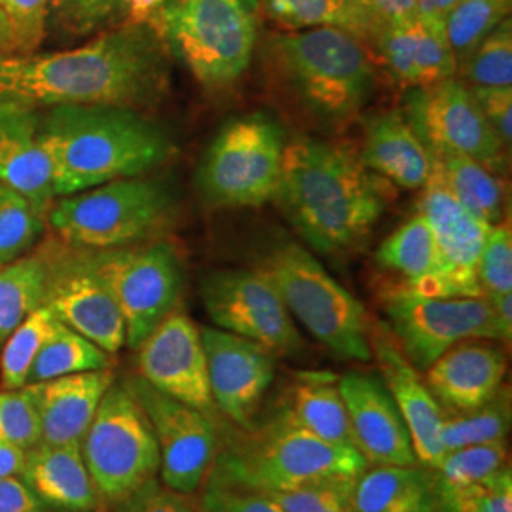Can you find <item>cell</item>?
Here are the masks:
<instances>
[{
    "mask_svg": "<svg viewBox=\"0 0 512 512\" xmlns=\"http://www.w3.org/2000/svg\"><path fill=\"white\" fill-rule=\"evenodd\" d=\"M177 215L173 186L139 175L55 198L46 220L61 241L103 251L160 239Z\"/></svg>",
    "mask_w": 512,
    "mask_h": 512,
    "instance_id": "5b68a950",
    "label": "cell"
},
{
    "mask_svg": "<svg viewBox=\"0 0 512 512\" xmlns=\"http://www.w3.org/2000/svg\"><path fill=\"white\" fill-rule=\"evenodd\" d=\"M55 198L139 177L171 156V139L141 110L114 105H57L40 109Z\"/></svg>",
    "mask_w": 512,
    "mask_h": 512,
    "instance_id": "3957f363",
    "label": "cell"
},
{
    "mask_svg": "<svg viewBox=\"0 0 512 512\" xmlns=\"http://www.w3.org/2000/svg\"><path fill=\"white\" fill-rule=\"evenodd\" d=\"M471 88H511L512 23L503 19L459 69Z\"/></svg>",
    "mask_w": 512,
    "mask_h": 512,
    "instance_id": "60d3db41",
    "label": "cell"
},
{
    "mask_svg": "<svg viewBox=\"0 0 512 512\" xmlns=\"http://www.w3.org/2000/svg\"><path fill=\"white\" fill-rule=\"evenodd\" d=\"M126 384L152 425L160 450L162 482L175 492L196 494L219 456L215 418L167 397L141 376H131Z\"/></svg>",
    "mask_w": 512,
    "mask_h": 512,
    "instance_id": "2e32d148",
    "label": "cell"
},
{
    "mask_svg": "<svg viewBox=\"0 0 512 512\" xmlns=\"http://www.w3.org/2000/svg\"><path fill=\"white\" fill-rule=\"evenodd\" d=\"M283 416L325 442L355 448L338 380L329 372L302 374Z\"/></svg>",
    "mask_w": 512,
    "mask_h": 512,
    "instance_id": "f1b7e54d",
    "label": "cell"
},
{
    "mask_svg": "<svg viewBox=\"0 0 512 512\" xmlns=\"http://www.w3.org/2000/svg\"><path fill=\"white\" fill-rule=\"evenodd\" d=\"M385 272L401 277V289L416 291L437 270V245L433 230L420 211L401 224L376 251Z\"/></svg>",
    "mask_w": 512,
    "mask_h": 512,
    "instance_id": "4dcf8cb0",
    "label": "cell"
},
{
    "mask_svg": "<svg viewBox=\"0 0 512 512\" xmlns=\"http://www.w3.org/2000/svg\"><path fill=\"white\" fill-rule=\"evenodd\" d=\"M359 160L368 171L406 190H418L433 173L431 154L403 110H385L366 120Z\"/></svg>",
    "mask_w": 512,
    "mask_h": 512,
    "instance_id": "484cf974",
    "label": "cell"
},
{
    "mask_svg": "<svg viewBox=\"0 0 512 512\" xmlns=\"http://www.w3.org/2000/svg\"><path fill=\"white\" fill-rule=\"evenodd\" d=\"M46 270L38 251L0 266V348L6 338L44 306Z\"/></svg>",
    "mask_w": 512,
    "mask_h": 512,
    "instance_id": "d6a6232c",
    "label": "cell"
},
{
    "mask_svg": "<svg viewBox=\"0 0 512 512\" xmlns=\"http://www.w3.org/2000/svg\"><path fill=\"white\" fill-rule=\"evenodd\" d=\"M444 410V408H442ZM511 425V403L503 389L490 403L473 410H444L440 444L444 454L459 448L505 440Z\"/></svg>",
    "mask_w": 512,
    "mask_h": 512,
    "instance_id": "e575fe53",
    "label": "cell"
},
{
    "mask_svg": "<svg viewBox=\"0 0 512 512\" xmlns=\"http://www.w3.org/2000/svg\"><path fill=\"white\" fill-rule=\"evenodd\" d=\"M203 512H283L274 495L245 486L213 465L205 480Z\"/></svg>",
    "mask_w": 512,
    "mask_h": 512,
    "instance_id": "7bdbcfd3",
    "label": "cell"
},
{
    "mask_svg": "<svg viewBox=\"0 0 512 512\" xmlns=\"http://www.w3.org/2000/svg\"><path fill=\"white\" fill-rule=\"evenodd\" d=\"M135 349L139 376L147 384L215 418L202 334L188 315L171 311Z\"/></svg>",
    "mask_w": 512,
    "mask_h": 512,
    "instance_id": "ac0fdd59",
    "label": "cell"
},
{
    "mask_svg": "<svg viewBox=\"0 0 512 512\" xmlns=\"http://www.w3.org/2000/svg\"><path fill=\"white\" fill-rule=\"evenodd\" d=\"M403 114L425 147L454 150L495 175L507 171V148L484 118L471 88L456 78L408 90Z\"/></svg>",
    "mask_w": 512,
    "mask_h": 512,
    "instance_id": "9a60e30c",
    "label": "cell"
},
{
    "mask_svg": "<svg viewBox=\"0 0 512 512\" xmlns=\"http://www.w3.org/2000/svg\"><path fill=\"white\" fill-rule=\"evenodd\" d=\"M382 302L404 357L423 372L461 342L511 340L512 330L503 327L484 296H423L397 287L387 291Z\"/></svg>",
    "mask_w": 512,
    "mask_h": 512,
    "instance_id": "8fae6325",
    "label": "cell"
},
{
    "mask_svg": "<svg viewBox=\"0 0 512 512\" xmlns=\"http://www.w3.org/2000/svg\"><path fill=\"white\" fill-rule=\"evenodd\" d=\"M372 46L384 59L387 71L408 90L435 86L458 74L442 19L416 14L385 27Z\"/></svg>",
    "mask_w": 512,
    "mask_h": 512,
    "instance_id": "603a6c76",
    "label": "cell"
},
{
    "mask_svg": "<svg viewBox=\"0 0 512 512\" xmlns=\"http://www.w3.org/2000/svg\"><path fill=\"white\" fill-rule=\"evenodd\" d=\"M48 4L50 0H0L18 54L38 52L48 38Z\"/></svg>",
    "mask_w": 512,
    "mask_h": 512,
    "instance_id": "7dc6e473",
    "label": "cell"
},
{
    "mask_svg": "<svg viewBox=\"0 0 512 512\" xmlns=\"http://www.w3.org/2000/svg\"><path fill=\"white\" fill-rule=\"evenodd\" d=\"M215 467L245 486L274 494L319 478L361 475L366 461L355 448L325 442L281 414L243 444L217 456Z\"/></svg>",
    "mask_w": 512,
    "mask_h": 512,
    "instance_id": "9c48e42d",
    "label": "cell"
},
{
    "mask_svg": "<svg viewBox=\"0 0 512 512\" xmlns=\"http://www.w3.org/2000/svg\"><path fill=\"white\" fill-rule=\"evenodd\" d=\"M54 323V313L46 306H40L6 338L4 346L0 348L2 389H21L27 385L29 372Z\"/></svg>",
    "mask_w": 512,
    "mask_h": 512,
    "instance_id": "74e56055",
    "label": "cell"
},
{
    "mask_svg": "<svg viewBox=\"0 0 512 512\" xmlns=\"http://www.w3.org/2000/svg\"><path fill=\"white\" fill-rule=\"evenodd\" d=\"M260 14L285 31L340 27L357 37V27L344 0H258ZM359 38V37H357Z\"/></svg>",
    "mask_w": 512,
    "mask_h": 512,
    "instance_id": "ab89813d",
    "label": "cell"
},
{
    "mask_svg": "<svg viewBox=\"0 0 512 512\" xmlns=\"http://www.w3.org/2000/svg\"><path fill=\"white\" fill-rule=\"evenodd\" d=\"M112 366L110 353L95 346L92 340L55 319L50 336L33 363L27 384L54 380L80 372L105 370Z\"/></svg>",
    "mask_w": 512,
    "mask_h": 512,
    "instance_id": "1f68e13d",
    "label": "cell"
},
{
    "mask_svg": "<svg viewBox=\"0 0 512 512\" xmlns=\"http://www.w3.org/2000/svg\"><path fill=\"white\" fill-rule=\"evenodd\" d=\"M370 10V25H372V38L384 31L385 27L401 23L418 14V0H368Z\"/></svg>",
    "mask_w": 512,
    "mask_h": 512,
    "instance_id": "f907efd6",
    "label": "cell"
},
{
    "mask_svg": "<svg viewBox=\"0 0 512 512\" xmlns=\"http://www.w3.org/2000/svg\"><path fill=\"white\" fill-rule=\"evenodd\" d=\"M128 23L124 0H50L48 37L61 44L90 40Z\"/></svg>",
    "mask_w": 512,
    "mask_h": 512,
    "instance_id": "836d02e7",
    "label": "cell"
},
{
    "mask_svg": "<svg viewBox=\"0 0 512 512\" xmlns=\"http://www.w3.org/2000/svg\"><path fill=\"white\" fill-rule=\"evenodd\" d=\"M0 183L48 213L55 200L52 162L40 139V109L0 99Z\"/></svg>",
    "mask_w": 512,
    "mask_h": 512,
    "instance_id": "7402d4cb",
    "label": "cell"
},
{
    "mask_svg": "<svg viewBox=\"0 0 512 512\" xmlns=\"http://www.w3.org/2000/svg\"><path fill=\"white\" fill-rule=\"evenodd\" d=\"M507 467V444L495 440L444 454L433 469L440 490H459L482 484Z\"/></svg>",
    "mask_w": 512,
    "mask_h": 512,
    "instance_id": "f35d334b",
    "label": "cell"
},
{
    "mask_svg": "<svg viewBox=\"0 0 512 512\" xmlns=\"http://www.w3.org/2000/svg\"><path fill=\"white\" fill-rule=\"evenodd\" d=\"M511 0H458L444 18V31L459 69L482 40L509 18Z\"/></svg>",
    "mask_w": 512,
    "mask_h": 512,
    "instance_id": "d590c367",
    "label": "cell"
},
{
    "mask_svg": "<svg viewBox=\"0 0 512 512\" xmlns=\"http://www.w3.org/2000/svg\"><path fill=\"white\" fill-rule=\"evenodd\" d=\"M258 0H164L154 29L205 90L232 88L251 67Z\"/></svg>",
    "mask_w": 512,
    "mask_h": 512,
    "instance_id": "8992f818",
    "label": "cell"
},
{
    "mask_svg": "<svg viewBox=\"0 0 512 512\" xmlns=\"http://www.w3.org/2000/svg\"><path fill=\"white\" fill-rule=\"evenodd\" d=\"M99 499L122 503L160 473V450L143 406L112 382L80 442Z\"/></svg>",
    "mask_w": 512,
    "mask_h": 512,
    "instance_id": "30bf717a",
    "label": "cell"
},
{
    "mask_svg": "<svg viewBox=\"0 0 512 512\" xmlns=\"http://www.w3.org/2000/svg\"><path fill=\"white\" fill-rule=\"evenodd\" d=\"M19 478L44 505L59 511L90 512L101 501L78 442L40 440L25 452Z\"/></svg>",
    "mask_w": 512,
    "mask_h": 512,
    "instance_id": "4316f807",
    "label": "cell"
},
{
    "mask_svg": "<svg viewBox=\"0 0 512 512\" xmlns=\"http://www.w3.org/2000/svg\"><path fill=\"white\" fill-rule=\"evenodd\" d=\"M427 150L433 160V171L463 207L492 226L503 222L505 184L495 173L454 150L440 147H427Z\"/></svg>",
    "mask_w": 512,
    "mask_h": 512,
    "instance_id": "f546056e",
    "label": "cell"
},
{
    "mask_svg": "<svg viewBox=\"0 0 512 512\" xmlns=\"http://www.w3.org/2000/svg\"><path fill=\"white\" fill-rule=\"evenodd\" d=\"M507 359L499 346L467 340L425 370V384L444 410H473L501 391Z\"/></svg>",
    "mask_w": 512,
    "mask_h": 512,
    "instance_id": "cb8c5ba5",
    "label": "cell"
},
{
    "mask_svg": "<svg viewBox=\"0 0 512 512\" xmlns=\"http://www.w3.org/2000/svg\"><path fill=\"white\" fill-rule=\"evenodd\" d=\"M164 0H124L128 23H150L154 25Z\"/></svg>",
    "mask_w": 512,
    "mask_h": 512,
    "instance_id": "db71d44e",
    "label": "cell"
},
{
    "mask_svg": "<svg viewBox=\"0 0 512 512\" xmlns=\"http://www.w3.org/2000/svg\"><path fill=\"white\" fill-rule=\"evenodd\" d=\"M285 147V129L270 112L255 110L228 120L205 150L196 173L203 202L211 207L272 202Z\"/></svg>",
    "mask_w": 512,
    "mask_h": 512,
    "instance_id": "ba28073f",
    "label": "cell"
},
{
    "mask_svg": "<svg viewBox=\"0 0 512 512\" xmlns=\"http://www.w3.org/2000/svg\"><path fill=\"white\" fill-rule=\"evenodd\" d=\"M46 226V211L0 183V266L29 255L44 238Z\"/></svg>",
    "mask_w": 512,
    "mask_h": 512,
    "instance_id": "8d00e7d4",
    "label": "cell"
},
{
    "mask_svg": "<svg viewBox=\"0 0 512 512\" xmlns=\"http://www.w3.org/2000/svg\"><path fill=\"white\" fill-rule=\"evenodd\" d=\"M0 439L18 446L25 452L37 446L42 440L37 406L27 387H0Z\"/></svg>",
    "mask_w": 512,
    "mask_h": 512,
    "instance_id": "f6af8a7d",
    "label": "cell"
},
{
    "mask_svg": "<svg viewBox=\"0 0 512 512\" xmlns=\"http://www.w3.org/2000/svg\"><path fill=\"white\" fill-rule=\"evenodd\" d=\"M112 382L114 372L105 368L25 385L37 406L42 440L80 444Z\"/></svg>",
    "mask_w": 512,
    "mask_h": 512,
    "instance_id": "d4e9b609",
    "label": "cell"
},
{
    "mask_svg": "<svg viewBox=\"0 0 512 512\" xmlns=\"http://www.w3.org/2000/svg\"><path fill=\"white\" fill-rule=\"evenodd\" d=\"M25 465V450L0 439V478L21 475Z\"/></svg>",
    "mask_w": 512,
    "mask_h": 512,
    "instance_id": "f5cc1de1",
    "label": "cell"
},
{
    "mask_svg": "<svg viewBox=\"0 0 512 512\" xmlns=\"http://www.w3.org/2000/svg\"><path fill=\"white\" fill-rule=\"evenodd\" d=\"M120 512H202L186 494L167 488L160 480H150L141 490L120 503Z\"/></svg>",
    "mask_w": 512,
    "mask_h": 512,
    "instance_id": "c3c4849f",
    "label": "cell"
},
{
    "mask_svg": "<svg viewBox=\"0 0 512 512\" xmlns=\"http://www.w3.org/2000/svg\"><path fill=\"white\" fill-rule=\"evenodd\" d=\"M353 512H442L435 471L416 465H366L357 476Z\"/></svg>",
    "mask_w": 512,
    "mask_h": 512,
    "instance_id": "83f0119b",
    "label": "cell"
},
{
    "mask_svg": "<svg viewBox=\"0 0 512 512\" xmlns=\"http://www.w3.org/2000/svg\"><path fill=\"white\" fill-rule=\"evenodd\" d=\"M256 270L270 279L291 317L330 353L361 363L372 359V327L363 302L308 249L294 241H279Z\"/></svg>",
    "mask_w": 512,
    "mask_h": 512,
    "instance_id": "52a82bcc",
    "label": "cell"
},
{
    "mask_svg": "<svg viewBox=\"0 0 512 512\" xmlns=\"http://www.w3.org/2000/svg\"><path fill=\"white\" fill-rule=\"evenodd\" d=\"M0 512H46V505L19 478H0Z\"/></svg>",
    "mask_w": 512,
    "mask_h": 512,
    "instance_id": "816d5d0a",
    "label": "cell"
},
{
    "mask_svg": "<svg viewBox=\"0 0 512 512\" xmlns=\"http://www.w3.org/2000/svg\"><path fill=\"white\" fill-rule=\"evenodd\" d=\"M484 118L490 122L501 143L509 150L512 141L511 88H471Z\"/></svg>",
    "mask_w": 512,
    "mask_h": 512,
    "instance_id": "681fc988",
    "label": "cell"
},
{
    "mask_svg": "<svg viewBox=\"0 0 512 512\" xmlns=\"http://www.w3.org/2000/svg\"><path fill=\"white\" fill-rule=\"evenodd\" d=\"M169 82V52L150 23H124L52 54H0V99H18L37 109H148L164 99Z\"/></svg>",
    "mask_w": 512,
    "mask_h": 512,
    "instance_id": "6da1fadb",
    "label": "cell"
},
{
    "mask_svg": "<svg viewBox=\"0 0 512 512\" xmlns=\"http://www.w3.org/2000/svg\"><path fill=\"white\" fill-rule=\"evenodd\" d=\"M357 476L319 478L272 495L283 512H353Z\"/></svg>",
    "mask_w": 512,
    "mask_h": 512,
    "instance_id": "b9f144b4",
    "label": "cell"
},
{
    "mask_svg": "<svg viewBox=\"0 0 512 512\" xmlns=\"http://www.w3.org/2000/svg\"><path fill=\"white\" fill-rule=\"evenodd\" d=\"M275 202L319 253L357 249L387 207V183L359 156L317 137L287 143Z\"/></svg>",
    "mask_w": 512,
    "mask_h": 512,
    "instance_id": "7a4b0ae2",
    "label": "cell"
},
{
    "mask_svg": "<svg viewBox=\"0 0 512 512\" xmlns=\"http://www.w3.org/2000/svg\"><path fill=\"white\" fill-rule=\"evenodd\" d=\"M355 450L366 465H416L410 433L384 380L353 370L338 380Z\"/></svg>",
    "mask_w": 512,
    "mask_h": 512,
    "instance_id": "ffe728a7",
    "label": "cell"
},
{
    "mask_svg": "<svg viewBox=\"0 0 512 512\" xmlns=\"http://www.w3.org/2000/svg\"><path fill=\"white\" fill-rule=\"evenodd\" d=\"M421 190L418 211L433 230L437 270L412 293L444 298L482 296L478 262L492 224L463 207L435 171Z\"/></svg>",
    "mask_w": 512,
    "mask_h": 512,
    "instance_id": "e0dca14e",
    "label": "cell"
},
{
    "mask_svg": "<svg viewBox=\"0 0 512 512\" xmlns=\"http://www.w3.org/2000/svg\"><path fill=\"white\" fill-rule=\"evenodd\" d=\"M200 334L217 412L239 429L255 431L258 406L274 382V355L226 330L205 327Z\"/></svg>",
    "mask_w": 512,
    "mask_h": 512,
    "instance_id": "d6986e66",
    "label": "cell"
},
{
    "mask_svg": "<svg viewBox=\"0 0 512 512\" xmlns=\"http://www.w3.org/2000/svg\"><path fill=\"white\" fill-rule=\"evenodd\" d=\"M348 8L349 16L353 18V23L357 27V37L361 38L368 46L372 38V25H370V10H368V0H344Z\"/></svg>",
    "mask_w": 512,
    "mask_h": 512,
    "instance_id": "11a10c76",
    "label": "cell"
},
{
    "mask_svg": "<svg viewBox=\"0 0 512 512\" xmlns=\"http://www.w3.org/2000/svg\"><path fill=\"white\" fill-rule=\"evenodd\" d=\"M262 63L277 93L310 126L327 133L348 128L378 86L365 42L340 27L270 35Z\"/></svg>",
    "mask_w": 512,
    "mask_h": 512,
    "instance_id": "277c9868",
    "label": "cell"
},
{
    "mask_svg": "<svg viewBox=\"0 0 512 512\" xmlns=\"http://www.w3.org/2000/svg\"><path fill=\"white\" fill-rule=\"evenodd\" d=\"M12 52H16L14 33H12V27L4 16V12L0 10V54H12Z\"/></svg>",
    "mask_w": 512,
    "mask_h": 512,
    "instance_id": "9f6ffc18",
    "label": "cell"
},
{
    "mask_svg": "<svg viewBox=\"0 0 512 512\" xmlns=\"http://www.w3.org/2000/svg\"><path fill=\"white\" fill-rule=\"evenodd\" d=\"M202 300L217 329L251 340L274 357L304 349V338L287 306L258 270H219L207 275Z\"/></svg>",
    "mask_w": 512,
    "mask_h": 512,
    "instance_id": "5bb4252c",
    "label": "cell"
},
{
    "mask_svg": "<svg viewBox=\"0 0 512 512\" xmlns=\"http://www.w3.org/2000/svg\"><path fill=\"white\" fill-rule=\"evenodd\" d=\"M439 492L442 512H512L511 467L482 484Z\"/></svg>",
    "mask_w": 512,
    "mask_h": 512,
    "instance_id": "bcb514c9",
    "label": "cell"
},
{
    "mask_svg": "<svg viewBox=\"0 0 512 512\" xmlns=\"http://www.w3.org/2000/svg\"><path fill=\"white\" fill-rule=\"evenodd\" d=\"M95 272L107 285L126 325V346L137 348L183 294V260L164 239L92 251Z\"/></svg>",
    "mask_w": 512,
    "mask_h": 512,
    "instance_id": "7c38bea8",
    "label": "cell"
},
{
    "mask_svg": "<svg viewBox=\"0 0 512 512\" xmlns=\"http://www.w3.org/2000/svg\"><path fill=\"white\" fill-rule=\"evenodd\" d=\"M372 359L378 361L382 380L403 416L406 429L421 465L435 469L444 458L440 429L444 410L429 391L425 378L397 346L393 334L378 325L370 330Z\"/></svg>",
    "mask_w": 512,
    "mask_h": 512,
    "instance_id": "44dd1931",
    "label": "cell"
},
{
    "mask_svg": "<svg viewBox=\"0 0 512 512\" xmlns=\"http://www.w3.org/2000/svg\"><path fill=\"white\" fill-rule=\"evenodd\" d=\"M44 270V306L63 325L110 355L126 346V325L112 294L95 272L88 249L48 239L37 249Z\"/></svg>",
    "mask_w": 512,
    "mask_h": 512,
    "instance_id": "4fadbf2b",
    "label": "cell"
},
{
    "mask_svg": "<svg viewBox=\"0 0 512 512\" xmlns=\"http://www.w3.org/2000/svg\"><path fill=\"white\" fill-rule=\"evenodd\" d=\"M478 281L488 300L512 296V234L509 222L494 224L478 262Z\"/></svg>",
    "mask_w": 512,
    "mask_h": 512,
    "instance_id": "ee69618b",
    "label": "cell"
}]
</instances>
